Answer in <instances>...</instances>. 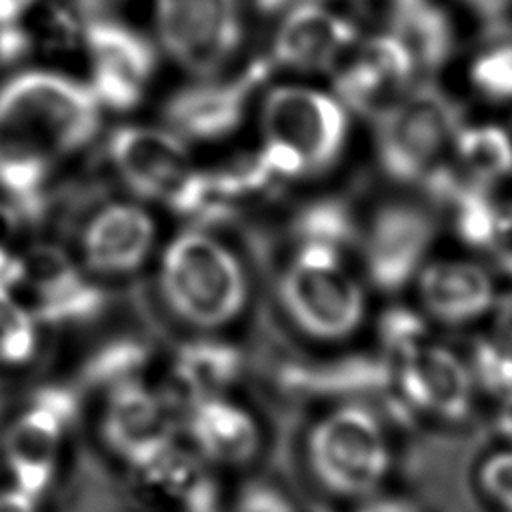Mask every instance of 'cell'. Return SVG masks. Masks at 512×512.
I'll use <instances>...</instances> for the list:
<instances>
[{
	"label": "cell",
	"instance_id": "cell-37",
	"mask_svg": "<svg viewBox=\"0 0 512 512\" xmlns=\"http://www.w3.org/2000/svg\"><path fill=\"white\" fill-rule=\"evenodd\" d=\"M490 314H492V336L512 348V292L498 294Z\"/></svg>",
	"mask_w": 512,
	"mask_h": 512
},
{
	"label": "cell",
	"instance_id": "cell-13",
	"mask_svg": "<svg viewBox=\"0 0 512 512\" xmlns=\"http://www.w3.org/2000/svg\"><path fill=\"white\" fill-rule=\"evenodd\" d=\"M334 70L342 104L364 114L382 116L410 92L408 82L416 66L392 34H380L354 46Z\"/></svg>",
	"mask_w": 512,
	"mask_h": 512
},
{
	"label": "cell",
	"instance_id": "cell-3",
	"mask_svg": "<svg viewBox=\"0 0 512 512\" xmlns=\"http://www.w3.org/2000/svg\"><path fill=\"white\" fill-rule=\"evenodd\" d=\"M332 404L306 432V464L328 494L362 502L380 494L392 472V440L370 402Z\"/></svg>",
	"mask_w": 512,
	"mask_h": 512
},
{
	"label": "cell",
	"instance_id": "cell-38",
	"mask_svg": "<svg viewBox=\"0 0 512 512\" xmlns=\"http://www.w3.org/2000/svg\"><path fill=\"white\" fill-rule=\"evenodd\" d=\"M352 512H418V508L406 498L376 494L358 502Z\"/></svg>",
	"mask_w": 512,
	"mask_h": 512
},
{
	"label": "cell",
	"instance_id": "cell-1",
	"mask_svg": "<svg viewBox=\"0 0 512 512\" xmlns=\"http://www.w3.org/2000/svg\"><path fill=\"white\" fill-rule=\"evenodd\" d=\"M100 102L88 82L30 68L0 86V188L32 200L52 170L98 132Z\"/></svg>",
	"mask_w": 512,
	"mask_h": 512
},
{
	"label": "cell",
	"instance_id": "cell-15",
	"mask_svg": "<svg viewBox=\"0 0 512 512\" xmlns=\"http://www.w3.org/2000/svg\"><path fill=\"white\" fill-rule=\"evenodd\" d=\"M28 290L22 302L36 318L50 322H82L102 308V290L88 282L74 264L50 246L22 254L20 274L10 292Z\"/></svg>",
	"mask_w": 512,
	"mask_h": 512
},
{
	"label": "cell",
	"instance_id": "cell-32",
	"mask_svg": "<svg viewBox=\"0 0 512 512\" xmlns=\"http://www.w3.org/2000/svg\"><path fill=\"white\" fill-rule=\"evenodd\" d=\"M474 90L492 102L512 100V44H498L480 52L470 64Z\"/></svg>",
	"mask_w": 512,
	"mask_h": 512
},
{
	"label": "cell",
	"instance_id": "cell-20",
	"mask_svg": "<svg viewBox=\"0 0 512 512\" xmlns=\"http://www.w3.org/2000/svg\"><path fill=\"white\" fill-rule=\"evenodd\" d=\"M356 28L344 16L318 2L288 10L274 38V58L294 70H326L356 46Z\"/></svg>",
	"mask_w": 512,
	"mask_h": 512
},
{
	"label": "cell",
	"instance_id": "cell-27",
	"mask_svg": "<svg viewBox=\"0 0 512 512\" xmlns=\"http://www.w3.org/2000/svg\"><path fill=\"white\" fill-rule=\"evenodd\" d=\"M148 364V344L134 336H122L106 342L92 354L86 366V376L92 384L110 392L118 386L142 380Z\"/></svg>",
	"mask_w": 512,
	"mask_h": 512
},
{
	"label": "cell",
	"instance_id": "cell-41",
	"mask_svg": "<svg viewBox=\"0 0 512 512\" xmlns=\"http://www.w3.org/2000/svg\"><path fill=\"white\" fill-rule=\"evenodd\" d=\"M464 2L482 18H498L512 8V0H464Z\"/></svg>",
	"mask_w": 512,
	"mask_h": 512
},
{
	"label": "cell",
	"instance_id": "cell-39",
	"mask_svg": "<svg viewBox=\"0 0 512 512\" xmlns=\"http://www.w3.org/2000/svg\"><path fill=\"white\" fill-rule=\"evenodd\" d=\"M38 0H0V30L16 26L32 12Z\"/></svg>",
	"mask_w": 512,
	"mask_h": 512
},
{
	"label": "cell",
	"instance_id": "cell-40",
	"mask_svg": "<svg viewBox=\"0 0 512 512\" xmlns=\"http://www.w3.org/2000/svg\"><path fill=\"white\" fill-rule=\"evenodd\" d=\"M0 512H38L36 498L24 494L18 488L0 492Z\"/></svg>",
	"mask_w": 512,
	"mask_h": 512
},
{
	"label": "cell",
	"instance_id": "cell-22",
	"mask_svg": "<svg viewBox=\"0 0 512 512\" xmlns=\"http://www.w3.org/2000/svg\"><path fill=\"white\" fill-rule=\"evenodd\" d=\"M64 424L42 408H28L6 430L2 450L4 462L14 478V488L38 500L50 486Z\"/></svg>",
	"mask_w": 512,
	"mask_h": 512
},
{
	"label": "cell",
	"instance_id": "cell-42",
	"mask_svg": "<svg viewBox=\"0 0 512 512\" xmlns=\"http://www.w3.org/2000/svg\"><path fill=\"white\" fill-rule=\"evenodd\" d=\"M496 428L498 432L512 440V394L500 398V406H498V412H496Z\"/></svg>",
	"mask_w": 512,
	"mask_h": 512
},
{
	"label": "cell",
	"instance_id": "cell-12",
	"mask_svg": "<svg viewBox=\"0 0 512 512\" xmlns=\"http://www.w3.org/2000/svg\"><path fill=\"white\" fill-rule=\"evenodd\" d=\"M82 44L90 66L88 86L100 106L120 112L138 106L156 64L150 42L120 22L94 16L82 26Z\"/></svg>",
	"mask_w": 512,
	"mask_h": 512
},
{
	"label": "cell",
	"instance_id": "cell-31",
	"mask_svg": "<svg viewBox=\"0 0 512 512\" xmlns=\"http://www.w3.org/2000/svg\"><path fill=\"white\" fill-rule=\"evenodd\" d=\"M476 388L504 398L512 394V348L494 336L476 338L464 356Z\"/></svg>",
	"mask_w": 512,
	"mask_h": 512
},
{
	"label": "cell",
	"instance_id": "cell-9",
	"mask_svg": "<svg viewBox=\"0 0 512 512\" xmlns=\"http://www.w3.org/2000/svg\"><path fill=\"white\" fill-rule=\"evenodd\" d=\"M180 434L182 410L166 388L138 380L108 392L102 438L136 476L174 450Z\"/></svg>",
	"mask_w": 512,
	"mask_h": 512
},
{
	"label": "cell",
	"instance_id": "cell-7",
	"mask_svg": "<svg viewBox=\"0 0 512 512\" xmlns=\"http://www.w3.org/2000/svg\"><path fill=\"white\" fill-rule=\"evenodd\" d=\"M264 142L292 152L306 174L330 168L342 154L348 136L344 104L312 86L284 84L262 102Z\"/></svg>",
	"mask_w": 512,
	"mask_h": 512
},
{
	"label": "cell",
	"instance_id": "cell-24",
	"mask_svg": "<svg viewBox=\"0 0 512 512\" xmlns=\"http://www.w3.org/2000/svg\"><path fill=\"white\" fill-rule=\"evenodd\" d=\"M390 34L408 50L416 70L440 66L454 44L448 16L432 0H394Z\"/></svg>",
	"mask_w": 512,
	"mask_h": 512
},
{
	"label": "cell",
	"instance_id": "cell-5",
	"mask_svg": "<svg viewBox=\"0 0 512 512\" xmlns=\"http://www.w3.org/2000/svg\"><path fill=\"white\" fill-rule=\"evenodd\" d=\"M108 152L122 182L138 196L192 220H220L208 176L196 168L178 134L152 126H122L112 134Z\"/></svg>",
	"mask_w": 512,
	"mask_h": 512
},
{
	"label": "cell",
	"instance_id": "cell-36",
	"mask_svg": "<svg viewBox=\"0 0 512 512\" xmlns=\"http://www.w3.org/2000/svg\"><path fill=\"white\" fill-rule=\"evenodd\" d=\"M486 252L500 272L512 276V206L500 208Z\"/></svg>",
	"mask_w": 512,
	"mask_h": 512
},
{
	"label": "cell",
	"instance_id": "cell-35",
	"mask_svg": "<svg viewBox=\"0 0 512 512\" xmlns=\"http://www.w3.org/2000/svg\"><path fill=\"white\" fill-rule=\"evenodd\" d=\"M20 236V216L14 206L0 200V290H12L18 274L22 254L16 248Z\"/></svg>",
	"mask_w": 512,
	"mask_h": 512
},
{
	"label": "cell",
	"instance_id": "cell-33",
	"mask_svg": "<svg viewBox=\"0 0 512 512\" xmlns=\"http://www.w3.org/2000/svg\"><path fill=\"white\" fill-rule=\"evenodd\" d=\"M230 512H298L286 488L272 480H250L236 492Z\"/></svg>",
	"mask_w": 512,
	"mask_h": 512
},
{
	"label": "cell",
	"instance_id": "cell-8",
	"mask_svg": "<svg viewBox=\"0 0 512 512\" xmlns=\"http://www.w3.org/2000/svg\"><path fill=\"white\" fill-rule=\"evenodd\" d=\"M164 52L196 78L224 70L242 40L238 0H154Z\"/></svg>",
	"mask_w": 512,
	"mask_h": 512
},
{
	"label": "cell",
	"instance_id": "cell-2",
	"mask_svg": "<svg viewBox=\"0 0 512 512\" xmlns=\"http://www.w3.org/2000/svg\"><path fill=\"white\" fill-rule=\"evenodd\" d=\"M154 282L166 312L196 334H218L232 326L246 312L252 292L242 258L202 226L166 242Z\"/></svg>",
	"mask_w": 512,
	"mask_h": 512
},
{
	"label": "cell",
	"instance_id": "cell-44",
	"mask_svg": "<svg viewBox=\"0 0 512 512\" xmlns=\"http://www.w3.org/2000/svg\"><path fill=\"white\" fill-rule=\"evenodd\" d=\"M308 2H316V0H258V4L266 10H278V8H296L300 4H308Z\"/></svg>",
	"mask_w": 512,
	"mask_h": 512
},
{
	"label": "cell",
	"instance_id": "cell-21",
	"mask_svg": "<svg viewBox=\"0 0 512 512\" xmlns=\"http://www.w3.org/2000/svg\"><path fill=\"white\" fill-rule=\"evenodd\" d=\"M244 370V358L236 344L216 334H198L184 340L170 358L168 394L178 406L230 394Z\"/></svg>",
	"mask_w": 512,
	"mask_h": 512
},
{
	"label": "cell",
	"instance_id": "cell-28",
	"mask_svg": "<svg viewBox=\"0 0 512 512\" xmlns=\"http://www.w3.org/2000/svg\"><path fill=\"white\" fill-rule=\"evenodd\" d=\"M376 340L380 354L390 362L430 342V320L418 306L390 304L376 318Z\"/></svg>",
	"mask_w": 512,
	"mask_h": 512
},
{
	"label": "cell",
	"instance_id": "cell-4",
	"mask_svg": "<svg viewBox=\"0 0 512 512\" xmlns=\"http://www.w3.org/2000/svg\"><path fill=\"white\" fill-rule=\"evenodd\" d=\"M344 256L316 246H292L276 276L278 306L308 340L344 342L366 322V288Z\"/></svg>",
	"mask_w": 512,
	"mask_h": 512
},
{
	"label": "cell",
	"instance_id": "cell-11",
	"mask_svg": "<svg viewBox=\"0 0 512 512\" xmlns=\"http://www.w3.org/2000/svg\"><path fill=\"white\" fill-rule=\"evenodd\" d=\"M474 390L466 358L434 340L392 362L388 394L414 418L460 422L472 410Z\"/></svg>",
	"mask_w": 512,
	"mask_h": 512
},
{
	"label": "cell",
	"instance_id": "cell-23",
	"mask_svg": "<svg viewBox=\"0 0 512 512\" xmlns=\"http://www.w3.org/2000/svg\"><path fill=\"white\" fill-rule=\"evenodd\" d=\"M138 478L174 512H226L212 466L188 446L178 444Z\"/></svg>",
	"mask_w": 512,
	"mask_h": 512
},
{
	"label": "cell",
	"instance_id": "cell-16",
	"mask_svg": "<svg viewBox=\"0 0 512 512\" xmlns=\"http://www.w3.org/2000/svg\"><path fill=\"white\" fill-rule=\"evenodd\" d=\"M278 386L296 398L350 402L390 392L392 362L384 354L352 352L332 360H290L278 368Z\"/></svg>",
	"mask_w": 512,
	"mask_h": 512
},
{
	"label": "cell",
	"instance_id": "cell-6",
	"mask_svg": "<svg viewBox=\"0 0 512 512\" xmlns=\"http://www.w3.org/2000/svg\"><path fill=\"white\" fill-rule=\"evenodd\" d=\"M460 128L448 96L432 86L410 90L378 116L376 144L382 168L400 182H426L442 168Z\"/></svg>",
	"mask_w": 512,
	"mask_h": 512
},
{
	"label": "cell",
	"instance_id": "cell-34",
	"mask_svg": "<svg viewBox=\"0 0 512 512\" xmlns=\"http://www.w3.org/2000/svg\"><path fill=\"white\" fill-rule=\"evenodd\" d=\"M478 484L502 512H512V450L490 454L478 470Z\"/></svg>",
	"mask_w": 512,
	"mask_h": 512
},
{
	"label": "cell",
	"instance_id": "cell-14",
	"mask_svg": "<svg viewBox=\"0 0 512 512\" xmlns=\"http://www.w3.org/2000/svg\"><path fill=\"white\" fill-rule=\"evenodd\" d=\"M186 446L214 468L252 462L262 446V428L250 408L230 394L192 402L182 412Z\"/></svg>",
	"mask_w": 512,
	"mask_h": 512
},
{
	"label": "cell",
	"instance_id": "cell-18",
	"mask_svg": "<svg viewBox=\"0 0 512 512\" xmlns=\"http://www.w3.org/2000/svg\"><path fill=\"white\" fill-rule=\"evenodd\" d=\"M268 64L256 62L228 82H200L178 90L166 104V120L178 136L190 140H218L234 132L250 96L264 82Z\"/></svg>",
	"mask_w": 512,
	"mask_h": 512
},
{
	"label": "cell",
	"instance_id": "cell-29",
	"mask_svg": "<svg viewBox=\"0 0 512 512\" xmlns=\"http://www.w3.org/2000/svg\"><path fill=\"white\" fill-rule=\"evenodd\" d=\"M450 204L456 236L472 248L486 250L500 212L486 194V188L468 182L450 198Z\"/></svg>",
	"mask_w": 512,
	"mask_h": 512
},
{
	"label": "cell",
	"instance_id": "cell-19",
	"mask_svg": "<svg viewBox=\"0 0 512 512\" xmlns=\"http://www.w3.org/2000/svg\"><path fill=\"white\" fill-rule=\"evenodd\" d=\"M158 228L148 210L132 202L100 208L84 228L82 256L102 276H132L154 254Z\"/></svg>",
	"mask_w": 512,
	"mask_h": 512
},
{
	"label": "cell",
	"instance_id": "cell-26",
	"mask_svg": "<svg viewBox=\"0 0 512 512\" xmlns=\"http://www.w3.org/2000/svg\"><path fill=\"white\" fill-rule=\"evenodd\" d=\"M454 152L470 182L488 186L512 174V136L498 124L460 128Z\"/></svg>",
	"mask_w": 512,
	"mask_h": 512
},
{
	"label": "cell",
	"instance_id": "cell-10",
	"mask_svg": "<svg viewBox=\"0 0 512 512\" xmlns=\"http://www.w3.org/2000/svg\"><path fill=\"white\" fill-rule=\"evenodd\" d=\"M434 240L432 216L410 202L380 206L362 226L360 256L368 284L384 294H398L414 286L416 276L430 260Z\"/></svg>",
	"mask_w": 512,
	"mask_h": 512
},
{
	"label": "cell",
	"instance_id": "cell-25",
	"mask_svg": "<svg viewBox=\"0 0 512 512\" xmlns=\"http://www.w3.org/2000/svg\"><path fill=\"white\" fill-rule=\"evenodd\" d=\"M290 234L292 246H316L346 254L360 242L362 226L346 202L320 198L294 214Z\"/></svg>",
	"mask_w": 512,
	"mask_h": 512
},
{
	"label": "cell",
	"instance_id": "cell-30",
	"mask_svg": "<svg viewBox=\"0 0 512 512\" xmlns=\"http://www.w3.org/2000/svg\"><path fill=\"white\" fill-rule=\"evenodd\" d=\"M38 346V318L8 290H0V364L20 366Z\"/></svg>",
	"mask_w": 512,
	"mask_h": 512
},
{
	"label": "cell",
	"instance_id": "cell-43",
	"mask_svg": "<svg viewBox=\"0 0 512 512\" xmlns=\"http://www.w3.org/2000/svg\"><path fill=\"white\" fill-rule=\"evenodd\" d=\"M74 6H78L88 18L100 16L102 12L114 8L116 4H120L122 0H70Z\"/></svg>",
	"mask_w": 512,
	"mask_h": 512
},
{
	"label": "cell",
	"instance_id": "cell-17",
	"mask_svg": "<svg viewBox=\"0 0 512 512\" xmlns=\"http://www.w3.org/2000/svg\"><path fill=\"white\" fill-rule=\"evenodd\" d=\"M414 290L428 320L452 328L490 314L498 296L490 272L468 258H430L416 276Z\"/></svg>",
	"mask_w": 512,
	"mask_h": 512
}]
</instances>
